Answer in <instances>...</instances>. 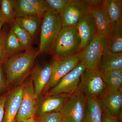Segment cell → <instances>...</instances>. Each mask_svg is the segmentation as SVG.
<instances>
[{"label":"cell","mask_w":122,"mask_h":122,"mask_svg":"<svg viewBox=\"0 0 122 122\" xmlns=\"http://www.w3.org/2000/svg\"><path fill=\"white\" fill-rule=\"evenodd\" d=\"M39 55L38 50L30 48L7 58L3 63V67L7 85H20V83L30 71Z\"/></svg>","instance_id":"6da1fadb"},{"label":"cell","mask_w":122,"mask_h":122,"mask_svg":"<svg viewBox=\"0 0 122 122\" xmlns=\"http://www.w3.org/2000/svg\"><path fill=\"white\" fill-rule=\"evenodd\" d=\"M81 40L76 25L62 28L52 53L55 59L74 56L81 53Z\"/></svg>","instance_id":"7a4b0ae2"},{"label":"cell","mask_w":122,"mask_h":122,"mask_svg":"<svg viewBox=\"0 0 122 122\" xmlns=\"http://www.w3.org/2000/svg\"><path fill=\"white\" fill-rule=\"evenodd\" d=\"M62 28L60 14L50 10L46 12L41 23L39 54L52 52Z\"/></svg>","instance_id":"3957f363"},{"label":"cell","mask_w":122,"mask_h":122,"mask_svg":"<svg viewBox=\"0 0 122 122\" xmlns=\"http://www.w3.org/2000/svg\"><path fill=\"white\" fill-rule=\"evenodd\" d=\"M86 97L77 89L69 95L65 101L61 112L64 122H83L86 113Z\"/></svg>","instance_id":"277c9868"},{"label":"cell","mask_w":122,"mask_h":122,"mask_svg":"<svg viewBox=\"0 0 122 122\" xmlns=\"http://www.w3.org/2000/svg\"><path fill=\"white\" fill-rule=\"evenodd\" d=\"M110 50L109 39L97 33L90 43L81 53L80 62L86 69H96L101 57Z\"/></svg>","instance_id":"5b68a950"},{"label":"cell","mask_w":122,"mask_h":122,"mask_svg":"<svg viewBox=\"0 0 122 122\" xmlns=\"http://www.w3.org/2000/svg\"><path fill=\"white\" fill-rule=\"evenodd\" d=\"M78 89L81 90L86 97L101 98L107 92L105 81L97 69H85L81 76Z\"/></svg>","instance_id":"8992f818"},{"label":"cell","mask_w":122,"mask_h":122,"mask_svg":"<svg viewBox=\"0 0 122 122\" xmlns=\"http://www.w3.org/2000/svg\"><path fill=\"white\" fill-rule=\"evenodd\" d=\"M81 53L78 54L62 58L55 59L51 63V74L49 82L44 88L43 92L55 87L61 79L76 68L80 62Z\"/></svg>","instance_id":"52a82bcc"},{"label":"cell","mask_w":122,"mask_h":122,"mask_svg":"<svg viewBox=\"0 0 122 122\" xmlns=\"http://www.w3.org/2000/svg\"><path fill=\"white\" fill-rule=\"evenodd\" d=\"M24 84L22 100L15 122H25L35 117L36 113L38 97L35 96L31 77L27 79Z\"/></svg>","instance_id":"ba28073f"},{"label":"cell","mask_w":122,"mask_h":122,"mask_svg":"<svg viewBox=\"0 0 122 122\" xmlns=\"http://www.w3.org/2000/svg\"><path fill=\"white\" fill-rule=\"evenodd\" d=\"M86 69L85 65L80 62L74 69L61 79L56 86L49 90L46 95L60 94L69 95L73 93L79 86L81 76Z\"/></svg>","instance_id":"9c48e42d"},{"label":"cell","mask_w":122,"mask_h":122,"mask_svg":"<svg viewBox=\"0 0 122 122\" xmlns=\"http://www.w3.org/2000/svg\"><path fill=\"white\" fill-rule=\"evenodd\" d=\"M91 5V0H71L60 14L62 28L76 25L82 16L89 12Z\"/></svg>","instance_id":"30bf717a"},{"label":"cell","mask_w":122,"mask_h":122,"mask_svg":"<svg viewBox=\"0 0 122 122\" xmlns=\"http://www.w3.org/2000/svg\"><path fill=\"white\" fill-rule=\"evenodd\" d=\"M80 40L81 52L90 43L97 33L94 18L89 12L85 14L76 25Z\"/></svg>","instance_id":"8fae6325"},{"label":"cell","mask_w":122,"mask_h":122,"mask_svg":"<svg viewBox=\"0 0 122 122\" xmlns=\"http://www.w3.org/2000/svg\"><path fill=\"white\" fill-rule=\"evenodd\" d=\"M89 12L96 23L97 32L110 39L112 32L111 23L102 6L103 0H91Z\"/></svg>","instance_id":"7c38bea8"},{"label":"cell","mask_w":122,"mask_h":122,"mask_svg":"<svg viewBox=\"0 0 122 122\" xmlns=\"http://www.w3.org/2000/svg\"><path fill=\"white\" fill-rule=\"evenodd\" d=\"M24 84L15 87L7 95L2 122H15L22 100Z\"/></svg>","instance_id":"4fadbf2b"},{"label":"cell","mask_w":122,"mask_h":122,"mask_svg":"<svg viewBox=\"0 0 122 122\" xmlns=\"http://www.w3.org/2000/svg\"><path fill=\"white\" fill-rule=\"evenodd\" d=\"M69 95L66 94L46 95L39 101L38 100L36 115L61 111Z\"/></svg>","instance_id":"5bb4252c"},{"label":"cell","mask_w":122,"mask_h":122,"mask_svg":"<svg viewBox=\"0 0 122 122\" xmlns=\"http://www.w3.org/2000/svg\"><path fill=\"white\" fill-rule=\"evenodd\" d=\"M51 71V63L46 64L43 66H36L32 71L30 77L34 83L36 97H39L49 82Z\"/></svg>","instance_id":"9a60e30c"},{"label":"cell","mask_w":122,"mask_h":122,"mask_svg":"<svg viewBox=\"0 0 122 122\" xmlns=\"http://www.w3.org/2000/svg\"><path fill=\"white\" fill-rule=\"evenodd\" d=\"M100 98L103 107L111 115L119 118L122 105V88L108 91Z\"/></svg>","instance_id":"2e32d148"},{"label":"cell","mask_w":122,"mask_h":122,"mask_svg":"<svg viewBox=\"0 0 122 122\" xmlns=\"http://www.w3.org/2000/svg\"><path fill=\"white\" fill-rule=\"evenodd\" d=\"M96 69L100 73L122 69V52L115 53L108 50L101 57Z\"/></svg>","instance_id":"e0dca14e"},{"label":"cell","mask_w":122,"mask_h":122,"mask_svg":"<svg viewBox=\"0 0 122 122\" xmlns=\"http://www.w3.org/2000/svg\"><path fill=\"white\" fill-rule=\"evenodd\" d=\"M103 106L100 98L87 97L83 122H102Z\"/></svg>","instance_id":"ac0fdd59"},{"label":"cell","mask_w":122,"mask_h":122,"mask_svg":"<svg viewBox=\"0 0 122 122\" xmlns=\"http://www.w3.org/2000/svg\"><path fill=\"white\" fill-rule=\"evenodd\" d=\"M102 6L111 24L122 22V0H103Z\"/></svg>","instance_id":"d6986e66"},{"label":"cell","mask_w":122,"mask_h":122,"mask_svg":"<svg viewBox=\"0 0 122 122\" xmlns=\"http://www.w3.org/2000/svg\"><path fill=\"white\" fill-rule=\"evenodd\" d=\"M4 52L6 58L22 52L24 50L15 34L10 30L4 41Z\"/></svg>","instance_id":"ffe728a7"},{"label":"cell","mask_w":122,"mask_h":122,"mask_svg":"<svg viewBox=\"0 0 122 122\" xmlns=\"http://www.w3.org/2000/svg\"><path fill=\"white\" fill-rule=\"evenodd\" d=\"M100 73L108 91L122 88V69L112 70Z\"/></svg>","instance_id":"44dd1931"},{"label":"cell","mask_w":122,"mask_h":122,"mask_svg":"<svg viewBox=\"0 0 122 122\" xmlns=\"http://www.w3.org/2000/svg\"><path fill=\"white\" fill-rule=\"evenodd\" d=\"M112 32L109 39L110 50L113 52H122V22L111 24Z\"/></svg>","instance_id":"7402d4cb"},{"label":"cell","mask_w":122,"mask_h":122,"mask_svg":"<svg viewBox=\"0 0 122 122\" xmlns=\"http://www.w3.org/2000/svg\"><path fill=\"white\" fill-rule=\"evenodd\" d=\"M14 11L16 18L39 17L34 8L27 0H15Z\"/></svg>","instance_id":"603a6c76"},{"label":"cell","mask_w":122,"mask_h":122,"mask_svg":"<svg viewBox=\"0 0 122 122\" xmlns=\"http://www.w3.org/2000/svg\"><path fill=\"white\" fill-rule=\"evenodd\" d=\"M18 25L26 30L32 38L37 32L41 21L38 17L16 18L15 19Z\"/></svg>","instance_id":"cb8c5ba5"},{"label":"cell","mask_w":122,"mask_h":122,"mask_svg":"<svg viewBox=\"0 0 122 122\" xmlns=\"http://www.w3.org/2000/svg\"><path fill=\"white\" fill-rule=\"evenodd\" d=\"M10 30L16 35L24 50L30 48L32 38L26 30L18 25L15 20L12 22Z\"/></svg>","instance_id":"d4e9b609"},{"label":"cell","mask_w":122,"mask_h":122,"mask_svg":"<svg viewBox=\"0 0 122 122\" xmlns=\"http://www.w3.org/2000/svg\"><path fill=\"white\" fill-rule=\"evenodd\" d=\"M14 4L13 0H0V16L5 23L12 22L15 19Z\"/></svg>","instance_id":"484cf974"},{"label":"cell","mask_w":122,"mask_h":122,"mask_svg":"<svg viewBox=\"0 0 122 122\" xmlns=\"http://www.w3.org/2000/svg\"><path fill=\"white\" fill-rule=\"evenodd\" d=\"M71 0H45L50 10L53 13L59 14L66 8Z\"/></svg>","instance_id":"4316f807"},{"label":"cell","mask_w":122,"mask_h":122,"mask_svg":"<svg viewBox=\"0 0 122 122\" xmlns=\"http://www.w3.org/2000/svg\"><path fill=\"white\" fill-rule=\"evenodd\" d=\"M38 122H61L62 121V114L61 112L35 115Z\"/></svg>","instance_id":"83f0119b"},{"label":"cell","mask_w":122,"mask_h":122,"mask_svg":"<svg viewBox=\"0 0 122 122\" xmlns=\"http://www.w3.org/2000/svg\"><path fill=\"white\" fill-rule=\"evenodd\" d=\"M33 5L37 12L39 18H43L46 12L49 10L44 0H27Z\"/></svg>","instance_id":"f1b7e54d"},{"label":"cell","mask_w":122,"mask_h":122,"mask_svg":"<svg viewBox=\"0 0 122 122\" xmlns=\"http://www.w3.org/2000/svg\"><path fill=\"white\" fill-rule=\"evenodd\" d=\"M7 34L6 31H2L0 33V65L3 64L7 59L5 56L3 49L4 41Z\"/></svg>","instance_id":"f546056e"},{"label":"cell","mask_w":122,"mask_h":122,"mask_svg":"<svg viewBox=\"0 0 122 122\" xmlns=\"http://www.w3.org/2000/svg\"><path fill=\"white\" fill-rule=\"evenodd\" d=\"M102 122H121L118 118L111 115L103 107Z\"/></svg>","instance_id":"4dcf8cb0"},{"label":"cell","mask_w":122,"mask_h":122,"mask_svg":"<svg viewBox=\"0 0 122 122\" xmlns=\"http://www.w3.org/2000/svg\"><path fill=\"white\" fill-rule=\"evenodd\" d=\"M3 64L0 65V92L4 89L7 85L5 77Z\"/></svg>","instance_id":"1f68e13d"},{"label":"cell","mask_w":122,"mask_h":122,"mask_svg":"<svg viewBox=\"0 0 122 122\" xmlns=\"http://www.w3.org/2000/svg\"><path fill=\"white\" fill-rule=\"evenodd\" d=\"M8 94L0 97V122H2L4 114L5 106Z\"/></svg>","instance_id":"d6a6232c"},{"label":"cell","mask_w":122,"mask_h":122,"mask_svg":"<svg viewBox=\"0 0 122 122\" xmlns=\"http://www.w3.org/2000/svg\"><path fill=\"white\" fill-rule=\"evenodd\" d=\"M5 23H6L2 19L1 16H0V33L1 32V29L2 26Z\"/></svg>","instance_id":"836d02e7"},{"label":"cell","mask_w":122,"mask_h":122,"mask_svg":"<svg viewBox=\"0 0 122 122\" xmlns=\"http://www.w3.org/2000/svg\"><path fill=\"white\" fill-rule=\"evenodd\" d=\"M25 122H38L36 118L35 117L31 118L29 119H28V120H26Z\"/></svg>","instance_id":"e575fe53"},{"label":"cell","mask_w":122,"mask_h":122,"mask_svg":"<svg viewBox=\"0 0 122 122\" xmlns=\"http://www.w3.org/2000/svg\"><path fill=\"white\" fill-rule=\"evenodd\" d=\"M63 122V121H62V122Z\"/></svg>","instance_id":"d590c367"}]
</instances>
